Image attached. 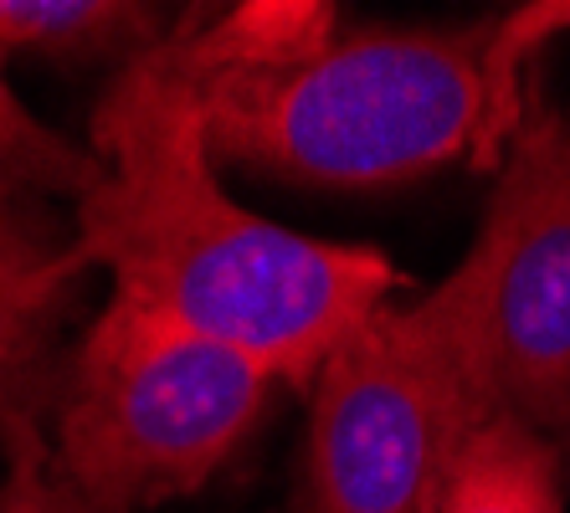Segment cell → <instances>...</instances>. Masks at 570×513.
Segmentation results:
<instances>
[{"instance_id": "cell-6", "label": "cell", "mask_w": 570, "mask_h": 513, "mask_svg": "<svg viewBox=\"0 0 570 513\" xmlns=\"http://www.w3.org/2000/svg\"><path fill=\"white\" fill-rule=\"evenodd\" d=\"M78 273L37 190L0 175V426L31 422Z\"/></svg>"}, {"instance_id": "cell-2", "label": "cell", "mask_w": 570, "mask_h": 513, "mask_svg": "<svg viewBox=\"0 0 570 513\" xmlns=\"http://www.w3.org/2000/svg\"><path fill=\"white\" fill-rule=\"evenodd\" d=\"M493 21L458 31H334L288 72L200 82L206 149L226 165L324 190H381L473 159L489 170L504 139L489 108Z\"/></svg>"}, {"instance_id": "cell-5", "label": "cell", "mask_w": 570, "mask_h": 513, "mask_svg": "<svg viewBox=\"0 0 570 513\" xmlns=\"http://www.w3.org/2000/svg\"><path fill=\"white\" fill-rule=\"evenodd\" d=\"M468 365L489 411L570 432V119L524 108L483 231L452 267Z\"/></svg>"}, {"instance_id": "cell-12", "label": "cell", "mask_w": 570, "mask_h": 513, "mask_svg": "<svg viewBox=\"0 0 570 513\" xmlns=\"http://www.w3.org/2000/svg\"><path fill=\"white\" fill-rule=\"evenodd\" d=\"M560 457H566V467H570V432H566V442H560Z\"/></svg>"}, {"instance_id": "cell-8", "label": "cell", "mask_w": 570, "mask_h": 513, "mask_svg": "<svg viewBox=\"0 0 570 513\" xmlns=\"http://www.w3.org/2000/svg\"><path fill=\"white\" fill-rule=\"evenodd\" d=\"M330 41L334 11L314 0H253L212 27L186 21L180 31H170L175 62L196 82L232 78V72H288L318 57Z\"/></svg>"}, {"instance_id": "cell-4", "label": "cell", "mask_w": 570, "mask_h": 513, "mask_svg": "<svg viewBox=\"0 0 570 513\" xmlns=\"http://www.w3.org/2000/svg\"><path fill=\"white\" fill-rule=\"evenodd\" d=\"M483 416L448 283L412 308L385 303L314 375L298 513H438Z\"/></svg>"}, {"instance_id": "cell-9", "label": "cell", "mask_w": 570, "mask_h": 513, "mask_svg": "<svg viewBox=\"0 0 570 513\" xmlns=\"http://www.w3.org/2000/svg\"><path fill=\"white\" fill-rule=\"evenodd\" d=\"M159 41L155 6H119V0H0V57H114L134 62Z\"/></svg>"}, {"instance_id": "cell-3", "label": "cell", "mask_w": 570, "mask_h": 513, "mask_svg": "<svg viewBox=\"0 0 570 513\" xmlns=\"http://www.w3.org/2000/svg\"><path fill=\"white\" fill-rule=\"evenodd\" d=\"M278 375L180 318L114 293L57 381L67 513H145L222 467L263 416Z\"/></svg>"}, {"instance_id": "cell-10", "label": "cell", "mask_w": 570, "mask_h": 513, "mask_svg": "<svg viewBox=\"0 0 570 513\" xmlns=\"http://www.w3.org/2000/svg\"><path fill=\"white\" fill-rule=\"evenodd\" d=\"M0 175H16L31 190H78L82 196L88 185H98L104 165L98 155H78L47 124L31 119L0 78Z\"/></svg>"}, {"instance_id": "cell-11", "label": "cell", "mask_w": 570, "mask_h": 513, "mask_svg": "<svg viewBox=\"0 0 570 513\" xmlns=\"http://www.w3.org/2000/svg\"><path fill=\"white\" fill-rule=\"evenodd\" d=\"M6 457H11V473L0 483V513H67L62 493L52 483V467H47V442H41L37 422H6Z\"/></svg>"}, {"instance_id": "cell-7", "label": "cell", "mask_w": 570, "mask_h": 513, "mask_svg": "<svg viewBox=\"0 0 570 513\" xmlns=\"http://www.w3.org/2000/svg\"><path fill=\"white\" fill-rule=\"evenodd\" d=\"M438 513H566V457L514 416H483L452 462Z\"/></svg>"}, {"instance_id": "cell-1", "label": "cell", "mask_w": 570, "mask_h": 513, "mask_svg": "<svg viewBox=\"0 0 570 513\" xmlns=\"http://www.w3.org/2000/svg\"><path fill=\"white\" fill-rule=\"evenodd\" d=\"M94 145L104 175L78 196L72 263H104L124 298L253 355L278 381L314 385L401 283L381 251L298 237L226 196L200 82L175 62L170 37L124 62Z\"/></svg>"}]
</instances>
